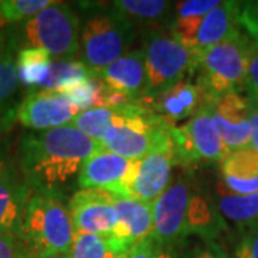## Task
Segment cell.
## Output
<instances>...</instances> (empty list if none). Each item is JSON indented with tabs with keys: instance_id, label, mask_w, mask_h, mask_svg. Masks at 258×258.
Segmentation results:
<instances>
[{
	"instance_id": "obj_39",
	"label": "cell",
	"mask_w": 258,
	"mask_h": 258,
	"mask_svg": "<svg viewBox=\"0 0 258 258\" xmlns=\"http://www.w3.org/2000/svg\"><path fill=\"white\" fill-rule=\"evenodd\" d=\"M3 37H5V35H3V33H0V43L3 42Z\"/></svg>"
},
{
	"instance_id": "obj_6",
	"label": "cell",
	"mask_w": 258,
	"mask_h": 258,
	"mask_svg": "<svg viewBox=\"0 0 258 258\" xmlns=\"http://www.w3.org/2000/svg\"><path fill=\"white\" fill-rule=\"evenodd\" d=\"M18 46L37 47L57 60L72 59L81 47V20L69 5L55 2L25 22Z\"/></svg>"
},
{
	"instance_id": "obj_4",
	"label": "cell",
	"mask_w": 258,
	"mask_h": 258,
	"mask_svg": "<svg viewBox=\"0 0 258 258\" xmlns=\"http://www.w3.org/2000/svg\"><path fill=\"white\" fill-rule=\"evenodd\" d=\"M172 126L148 108L135 103L123 106L119 116L101 141V147L131 161L172 144Z\"/></svg>"
},
{
	"instance_id": "obj_31",
	"label": "cell",
	"mask_w": 258,
	"mask_h": 258,
	"mask_svg": "<svg viewBox=\"0 0 258 258\" xmlns=\"http://www.w3.org/2000/svg\"><path fill=\"white\" fill-rule=\"evenodd\" d=\"M234 258H258V224L249 227L237 242Z\"/></svg>"
},
{
	"instance_id": "obj_25",
	"label": "cell",
	"mask_w": 258,
	"mask_h": 258,
	"mask_svg": "<svg viewBox=\"0 0 258 258\" xmlns=\"http://www.w3.org/2000/svg\"><path fill=\"white\" fill-rule=\"evenodd\" d=\"M120 109L122 108H92L88 111H82L75 116L72 125L83 132L86 137L101 144L105 134L118 119Z\"/></svg>"
},
{
	"instance_id": "obj_35",
	"label": "cell",
	"mask_w": 258,
	"mask_h": 258,
	"mask_svg": "<svg viewBox=\"0 0 258 258\" xmlns=\"http://www.w3.org/2000/svg\"><path fill=\"white\" fill-rule=\"evenodd\" d=\"M249 120H251V144L249 148L258 155V98L249 93Z\"/></svg>"
},
{
	"instance_id": "obj_29",
	"label": "cell",
	"mask_w": 258,
	"mask_h": 258,
	"mask_svg": "<svg viewBox=\"0 0 258 258\" xmlns=\"http://www.w3.org/2000/svg\"><path fill=\"white\" fill-rule=\"evenodd\" d=\"M53 3V0H3L0 2V29L6 25L28 22Z\"/></svg>"
},
{
	"instance_id": "obj_38",
	"label": "cell",
	"mask_w": 258,
	"mask_h": 258,
	"mask_svg": "<svg viewBox=\"0 0 258 258\" xmlns=\"http://www.w3.org/2000/svg\"><path fill=\"white\" fill-rule=\"evenodd\" d=\"M36 258H72L71 254H50V255H40Z\"/></svg>"
},
{
	"instance_id": "obj_24",
	"label": "cell",
	"mask_w": 258,
	"mask_h": 258,
	"mask_svg": "<svg viewBox=\"0 0 258 258\" xmlns=\"http://www.w3.org/2000/svg\"><path fill=\"white\" fill-rule=\"evenodd\" d=\"M220 215L228 221L240 225H257L258 221V194L238 195L222 192L218 198Z\"/></svg>"
},
{
	"instance_id": "obj_11",
	"label": "cell",
	"mask_w": 258,
	"mask_h": 258,
	"mask_svg": "<svg viewBox=\"0 0 258 258\" xmlns=\"http://www.w3.org/2000/svg\"><path fill=\"white\" fill-rule=\"evenodd\" d=\"M176 164L174 144L135 161L128 185L129 198L145 204L155 203L171 184L172 169Z\"/></svg>"
},
{
	"instance_id": "obj_15",
	"label": "cell",
	"mask_w": 258,
	"mask_h": 258,
	"mask_svg": "<svg viewBox=\"0 0 258 258\" xmlns=\"http://www.w3.org/2000/svg\"><path fill=\"white\" fill-rule=\"evenodd\" d=\"M148 109L172 126L178 120L194 116L211 99L200 85L181 81L162 92L147 96Z\"/></svg>"
},
{
	"instance_id": "obj_14",
	"label": "cell",
	"mask_w": 258,
	"mask_h": 258,
	"mask_svg": "<svg viewBox=\"0 0 258 258\" xmlns=\"http://www.w3.org/2000/svg\"><path fill=\"white\" fill-rule=\"evenodd\" d=\"M79 109L57 91L29 93L19 106L18 120L29 129L47 131L72 123Z\"/></svg>"
},
{
	"instance_id": "obj_20",
	"label": "cell",
	"mask_w": 258,
	"mask_h": 258,
	"mask_svg": "<svg viewBox=\"0 0 258 258\" xmlns=\"http://www.w3.org/2000/svg\"><path fill=\"white\" fill-rule=\"evenodd\" d=\"M112 205L119 218L118 241L131 248L139 241L149 238L154 232L152 204H145L135 198L120 197L109 192Z\"/></svg>"
},
{
	"instance_id": "obj_10",
	"label": "cell",
	"mask_w": 258,
	"mask_h": 258,
	"mask_svg": "<svg viewBox=\"0 0 258 258\" xmlns=\"http://www.w3.org/2000/svg\"><path fill=\"white\" fill-rule=\"evenodd\" d=\"M68 207L75 234H95L118 241L119 218L111 203L109 192L81 189L75 192Z\"/></svg>"
},
{
	"instance_id": "obj_28",
	"label": "cell",
	"mask_w": 258,
	"mask_h": 258,
	"mask_svg": "<svg viewBox=\"0 0 258 258\" xmlns=\"http://www.w3.org/2000/svg\"><path fill=\"white\" fill-rule=\"evenodd\" d=\"M125 245L112 238L95 234H75L71 249L72 258H106L112 251H128Z\"/></svg>"
},
{
	"instance_id": "obj_26",
	"label": "cell",
	"mask_w": 258,
	"mask_h": 258,
	"mask_svg": "<svg viewBox=\"0 0 258 258\" xmlns=\"http://www.w3.org/2000/svg\"><path fill=\"white\" fill-rule=\"evenodd\" d=\"M105 89V83L93 74L79 82L68 85L57 92L62 93L66 99L74 103L79 111H88L92 108H101L102 92Z\"/></svg>"
},
{
	"instance_id": "obj_9",
	"label": "cell",
	"mask_w": 258,
	"mask_h": 258,
	"mask_svg": "<svg viewBox=\"0 0 258 258\" xmlns=\"http://www.w3.org/2000/svg\"><path fill=\"white\" fill-rule=\"evenodd\" d=\"M212 102L205 103L182 126H172L171 129L178 164L198 161L222 162V159L228 155L212 120Z\"/></svg>"
},
{
	"instance_id": "obj_21",
	"label": "cell",
	"mask_w": 258,
	"mask_h": 258,
	"mask_svg": "<svg viewBox=\"0 0 258 258\" xmlns=\"http://www.w3.org/2000/svg\"><path fill=\"white\" fill-rule=\"evenodd\" d=\"M221 172L228 192L258 194V155L251 148L230 152L222 159Z\"/></svg>"
},
{
	"instance_id": "obj_7",
	"label": "cell",
	"mask_w": 258,
	"mask_h": 258,
	"mask_svg": "<svg viewBox=\"0 0 258 258\" xmlns=\"http://www.w3.org/2000/svg\"><path fill=\"white\" fill-rule=\"evenodd\" d=\"M135 26L113 9L93 13L81 26V62L93 74L126 53Z\"/></svg>"
},
{
	"instance_id": "obj_22",
	"label": "cell",
	"mask_w": 258,
	"mask_h": 258,
	"mask_svg": "<svg viewBox=\"0 0 258 258\" xmlns=\"http://www.w3.org/2000/svg\"><path fill=\"white\" fill-rule=\"evenodd\" d=\"M111 9L134 25L135 22L161 23L165 19L171 18L175 8L172 3L162 0H118L112 3Z\"/></svg>"
},
{
	"instance_id": "obj_27",
	"label": "cell",
	"mask_w": 258,
	"mask_h": 258,
	"mask_svg": "<svg viewBox=\"0 0 258 258\" xmlns=\"http://www.w3.org/2000/svg\"><path fill=\"white\" fill-rule=\"evenodd\" d=\"M91 75L92 71L86 68L81 60H74V59L53 60L47 72L46 79L40 86V91H59L64 86L79 82Z\"/></svg>"
},
{
	"instance_id": "obj_2",
	"label": "cell",
	"mask_w": 258,
	"mask_h": 258,
	"mask_svg": "<svg viewBox=\"0 0 258 258\" xmlns=\"http://www.w3.org/2000/svg\"><path fill=\"white\" fill-rule=\"evenodd\" d=\"M154 232L152 238L171 248L188 235H201L214 241L222 228L220 212L214 210L194 188L191 176L179 174L171 181L164 194L152 204Z\"/></svg>"
},
{
	"instance_id": "obj_30",
	"label": "cell",
	"mask_w": 258,
	"mask_h": 258,
	"mask_svg": "<svg viewBox=\"0 0 258 258\" xmlns=\"http://www.w3.org/2000/svg\"><path fill=\"white\" fill-rule=\"evenodd\" d=\"M126 258H172L171 248L159 244L152 237L139 241L129 248Z\"/></svg>"
},
{
	"instance_id": "obj_16",
	"label": "cell",
	"mask_w": 258,
	"mask_h": 258,
	"mask_svg": "<svg viewBox=\"0 0 258 258\" xmlns=\"http://www.w3.org/2000/svg\"><path fill=\"white\" fill-rule=\"evenodd\" d=\"M95 75L106 86L134 101L145 98L148 92L147 66L142 49L126 52L113 63L95 72Z\"/></svg>"
},
{
	"instance_id": "obj_1",
	"label": "cell",
	"mask_w": 258,
	"mask_h": 258,
	"mask_svg": "<svg viewBox=\"0 0 258 258\" xmlns=\"http://www.w3.org/2000/svg\"><path fill=\"white\" fill-rule=\"evenodd\" d=\"M101 148L72 123L28 134L19 145L20 174L33 191L59 194Z\"/></svg>"
},
{
	"instance_id": "obj_18",
	"label": "cell",
	"mask_w": 258,
	"mask_h": 258,
	"mask_svg": "<svg viewBox=\"0 0 258 258\" xmlns=\"http://www.w3.org/2000/svg\"><path fill=\"white\" fill-rule=\"evenodd\" d=\"M19 46L15 37L5 35L0 43V135L6 134L18 120L19 76L16 56Z\"/></svg>"
},
{
	"instance_id": "obj_17",
	"label": "cell",
	"mask_w": 258,
	"mask_h": 258,
	"mask_svg": "<svg viewBox=\"0 0 258 258\" xmlns=\"http://www.w3.org/2000/svg\"><path fill=\"white\" fill-rule=\"evenodd\" d=\"M32 186L15 166L0 178V234L19 237Z\"/></svg>"
},
{
	"instance_id": "obj_23",
	"label": "cell",
	"mask_w": 258,
	"mask_h": 258,
	"mask_svg": "<svg viewBox=\"0 0 258 258\" xmlns=\"http://www.w3.org/2000/svg\"><path fill=\"white\" fill-rule=\"evenodd\" d=\"M52 56L37 47H22L16 56L19 82L22 86L35 89L40 88L46 79L52 64Z\"/></svg>"
},
{
	"instance_id": "obj_36",
	"label": "cell",
	"mask_w": 258,
	"mask_h": 258,
	"mask_svg": "<svg viewBox=\"0 0 258 258\" xmlns=\"http://www.w3.org/2000/svg\"><path fill=\"white\" fill-rule=\"evenodd\" d=\"M10 168H12V165L9 162V155H8V152L3 148V145L0 144V178L5 175Z\"/></svg>"
},
{
	"instance_id": "obj_12",
	"label": "cell",
	"mask_w": 258,
	"mask_h": 258,
	"mask_svg": "<svg viewBox=\"0 0 258 258\" xmlns=\"http://www.w3.org/2000/svg\"><path fill=\"white\" fill-rule=\"evenodd\" d=\"M135 161L101 148L83 162L78 176L82 189H96L128 197V185Z\"/></svg>"
},
{
	"instance_id": "obj_37",
	"label": "cell",
	"mask_w": 258,
	"mask_h": 258,
	"mask_svg": "<svg viewBox=\"0 0 258 258\" xmlns=\"http://www.w3.org/2000/svg\"><path fill=\"white\" fill-rule=\"evenodd\" d=\"M128 251H112V252H109V254L106 255V258H126Z\"/></svg>"
},
{
	"instance_id": "obj_3",
	"label": "cell",
	"mask_w": 258,
	"mask_h": 258,
	"mask_svg": "<svg viewBox=\"0 0 258 258\" xmlns=\"http://www.w3.org/2000/svg\"><path fill=\"white\" fill-rule=\"evenodd\" d=\"M19 240L29 257L71 254L75 230L69 207L59 194L33 191L26 207Z\"/></svg>"
},
{
	"instance_id": "obj_8",
	"label": "cell",
	"mask_w": 258,
	"mask_h": 258,
	"mask_svg": "<svg viewBox=\"0 0 258 258\" xmlns=\"http://www.w3.org/2000/svg\"><path fill=\"white\" fill-rule=\"evenodd\" d=\"M142 50L145 55L148 75V92L145 98L157 95L184 81L185 75L197 69L200 63V55L181 43L172 33H149Z\"/></svg>"
},
{
	"instance_id": "obj_33",
	"label": "cell",
	"mask_w": 258,
	"mask_h": 258,
	"mask_svg": "<svg viewBox=\"0 0 258 258\" xmlns=\"http://www.w3.org/2000/svg\"><path fill=\"white\" fill-rule=\"evenodd\" d=\"M184 258H230L227 251L215 241H207L185 252Z\"/></svg>"
},
{
	"instance_id": "obj_34",
	"label": "cell",
	"mask_w": 258,
	"mask_h": 258,
	"mask_svg": "<svg viewBox=\"0 0 258 258\" xmlns=\"http://www.w3.org/2000/svg\"><path fill=\"white\" fill-rule=\"evenodd\" d=\"M247 85L251 91V95L258 98V43H252V46H251Z\"/></svg>"
},
{
	"instance_id": "obj_13",
	"label": "cell",
	"mask_w": 258,
	"mask_h": 258,
	"mask_svg": "<svg viewBox=\"0 0 258 258\" xmlns=\"http://www.w3.org/2000/svg\"><path fill=\"white\" fill-rule=\"evenodd\" d=\"M211 115L225 149L230 152L249 148L251 120L248 98L230 92L212 102Z\"/></svg>"
},
{
	"instance_id": "obj_19",
	"label": "cell",
	"mask_w": 258,
	"mask_h": 258,
	"mask_svg": "<svg viewBox=\"0 0 258 258\" xmlns=\"http://www.w3.org/2000/svg\"><path fill=\"white\" fill-rule=\"evenodd\" d=\"M240 30L238 25V3L221 2L212 9L194 29L185 46L201 55L207 49L218 45L227 37Z\"/></svg>"
},
{
	"instance_id": "obj_32",
	"label": "cell",
	"mask_w": 258,
	"mask_h": 258,
	"mask_svg": "<svg viewBox=\"0 0 258 258\" xmlns=\"http://www.w3.org/2000/svg\"><path fill=\"white\" fill-rule=\"evenodd\" d=\"M0 258H30L23 242L15 235L0 234Z\"/></svg>"
},
{
	"instance_id": "obj_5",
	"label": "cell",
	"mask_w": 258,
	"mask_h": 258,
	"mask_svg": "<svg viewBox=\"0 0 258 258\" xmlns=\"http://www.w3.org/2000/svg\"><path fill=\"white\" fill-rule=\"evenodd\" d=\"M251 40L247 35L237 30L234 35L207 49L200 55L201 69L200 86L211 99L230 92H238L241 86L247 85Z\"/></svg>"
}]
</instances>
